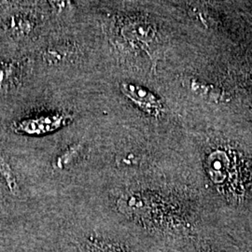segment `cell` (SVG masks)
<instances>
[{
    "label": "cell",
    "instance_id": "6da1fadb",
    "mask_svg": "<svg viewBox=\"0 0 252 252\" xmlns=\"http://www.w3.org/2000/svg\"><path fill=\"white\" fill-rule=\"evenodd\" d=\"M120 88L126 97L133 101L135 105L144 109L148 113L153 115H159L161 113L162 104L153 93L139 85L127 82L122 83Z\"/></svg>",
    "mask_w": 252,
    "mask_h": 252
},
{
    "label": "cell",
    "instance_id": "7a4b0ae2",
    "mask_svg": "<svg viewBox=\"0 0 252 252\" xmlns=\"http://www.w3.org/2000/svg\"><path fill=\"white\" fill-rule=\"evenodd\" d=\"M70 120L71 117L69 115L63 114L30 119L18 124L16 130L29 135H42L59 129Z\"/></svg>",
    "mask_w": 252,
    "mask_h": 252
},
{
    "label": "cell",
    "instance_id": "3957f363",
    "mask_svg": "<svg viewBox=\"0 0 252 252\" xmlns=\"http://www.w3.org/2000/svg\"><path fill=\"white\" fill-rule=\"evenodd\" d=\"M123 35L128 39L147 42L154 36L153 28L142 24H132L123 28Z\"/></svg>",
    "mask_w": 252,
    "mask_h": 252
},
{
    "label": "cell",
    "instance_id": "277c9868",
    "mask_svg": "<svg viewBox=\"0 0 252 252\" xmlns=\"http://www.w3.org/2000/svg\"><path fill=\"white\" fill-rule=\"evenodd\" d=\"M81 150H82V146L81 144L72 145L71 147H69L62 155H60L55 160L54 162L55 167L59 169H63V167H65L66 165H69L70 163H72L79 157Z\"/></svg>",
    "mask_w": 252,
    "mask_h": 252
},
{
    "label": "cell",
    "instance_id": "5b68a950",
    "mask_svg": "<svg viewBox=\"0 0 252 252\" xmlns=\"http://www.w3.org/2000/svg\"><path fill=\"white\" fill-rule=\"evenodd\" d=\"M0 173L6 181L9 189L12 193H17L19 190L18 184L15 179V176L11 170L9 163L1 156L0 154Z\"/></svg>",
    "mask_w": 252,
    "mask_h": 252
}]
</instances>
